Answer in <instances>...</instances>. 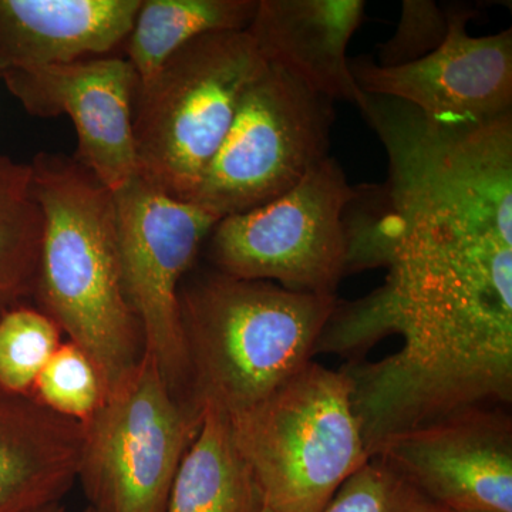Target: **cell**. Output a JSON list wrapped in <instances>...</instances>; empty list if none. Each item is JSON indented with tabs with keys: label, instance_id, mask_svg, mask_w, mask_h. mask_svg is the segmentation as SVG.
Masks as SVG:
<instances>
[{
	"label": "cell",
	"instance_id": "d6986e66",
	"mask_svg": "<svg viewBox=\"0 0 512 512\" xmlns=\"http://www.w3.org/2000/svg\"><path fill=\"white\" fill-rule=\"evenodd\" d=\"M32 396L50 412L83 423L99 409L106 387L92 359L66 342L43 367Z\"/></svg>",
	"mask_w": 512,
	"mask_h": 512
},
{
	"label": "cell",
	"instance_id": "5bb4252c",
	"mask_svg": "<svg viewBox=\"0 0 512 512\" xmlns=\"http://www.w3.org/2000/svg\"><path fill=\"white\" fill-rule=\"evenodd\" d=\"M82 423L50 412L33 396L0 390V512H33L77 483Z\"/></svg>",
	"mask_w": 512,
	"mask_h": 512
},
{
	"label": "cell",
	"instance_id": "30bf717a",
	"mask_svg": "<svg viewBox=\"0 0 512 512\" xmlns=\"http://www.w3.org/2000/svg\"><path fill=\"white\" fill-rule=\"evenodd\" d=\"M478 6L448 3L446 39L430 55L404 66H377L372 55L349 59L367 94L416 107L439 123H483L512 113V30L470 36Z\"/></svg>",
	"mask_w": 512,
	"mask_h": 512
},
{
	"label": "cell",
	"instance_id": "3957f363",
	"mask_svg": "<svg viewBox=\"0 0 512 512\" xmlns=\"http://www.w3.org/2000/svg\"><path fill=\"white\" fill-rule=\"evenodd\" d=\"M228 417L269 512H319L372 458L345 367L311 360L264 400Z\"/></svg>",
	"mask_w": 512,
	"mask_h": 512
},
{
	"label": "cell",
	"instance_id": "6da1fadb",
	"mask_svg": "<svg viewBox=\"0 0 512 512\" xmlns=\"http://www.w3.org/2000/svg\"><path fill=\"white\" fill-rule=\"evenodd\" d=\"M30 167L43 215L35 291L107 393L146 352L124 288L113 191L74 157L39 153Z\"/></svg>",
	"mask_w": 512,
	"mask_h": 512
},
{
	"label": "cell",
	"instance_id": "e0dca14e",
	"mask_svg": "<svg viewBox=\"0 0 512 512\" xmlns=\"http://www.w3.org/2000/svg\"><path fill=\"white\" fill-rule=\"evenodd\" d=\"M42 231L32 167L0 154V303L35 291Z\"/></svg>",
	"mask_w": 512,
	"mask_h": 512
},
{
	"label": "cell",
	"instance_id": "9a60e30c",
	"mask_svg": "<svg viewBox=\"0 0 512 512\" xmlns=\"http://www.w3.org/2000/svg\"><path fill=\"white\" fill-rule=\"evenodd\" d=\"M254 473L235 443L227 413L202 407L197 436L174 478L164 512H262Z\"/></svg>",
	"mask_w": 512,
	"mask_h": 512
},
{
	"label": "cell",
	"instance_id": "52a82bcc",
	"mask_svg": "<svg viewBox=\"0 0 512 512\" xmlns=\"http://www.w3.org/2000/svg\"><path fill=\"white\" fill-rule=\"evenodd\" d=\"M355 194L329 156L276 200L218 221L207 239L212 264L235 278L338 296L348 255L343 214Z\"/></svg>",
	"mask_w": 512,
	"mask_h": 512
},
{
	"label": "cell",
	"instance_id": "4fadbf2b",
	"mask_svg": "<svg viewBox=\"0 0 512 512\" xmlns=\"http://www.w3.org/2000/svg\"><path fill=\"white\" fill-rule=\"evenodd\" d=\"M143 0H0V76L103 56L126 42Z\"/></svg>",
	"mask_w": 512,
	"mask_h": 512
},
{
	"label": "cell",
	"instance_id": "2e32d148",
	"mask_svg": "<svg viewBox=\"0 0 512 512\" xmlns=\"http://www.w3.org/2000/svg\"><path fill=\"white\" fill-rule=\"evenodd\" d=\"M258 0H143L127 37V60L146 83L181 47L202 35L247 30Z\"/></svg>",
	"mask_w": 512,
	"mask_h": 512
},
{
	"label": "cell",
	"instance_id": "ac0fdd59",
	"mask_svg": "<svg viewBox=\"0 0 512 512\" xmlns=\"http://www.w3.org/2000/svg\"><path fill=\"white\" fill-rule=\"evenodd\" d=\"M60 329L45 312L13 309L0 319V390L32 396L37 377L59 348Z\"/></svg>",
	"mask_w": 512,
	"mask_h": 512
},
{
	"label": "cell",
	"instance_id": "7c38bea8",
	"mask_svg": "<svg viewBox=\"0 0 512 512\" xmlns=\"http://www.w3.org/2000/svg\"><path fill=\"white\" fill-rule=\"evenodd\" d=\"M365 9L363 0H258L247 32L266 64L359 107L365 92L350 72L348 47Z\"/></svg>",
	"mask_w": 512,
	"mask_h": 512
},
{
	"label": "cell",
	"instance_id": "cb8c5ba5",
	"mask_svg": "<svg viewBox=\"0 0 512 512\" xmlns=\"http://www.w3.org/2000/svg\"><path fill=\"white\" fill-rule=\"evenodd\" d=\"M83 512H96V511H94L93 508L87 507L86 510H84Z\"/></svg>",
	"mask_w": 512,
	"mask_h": 512
},
{
	"label": "cell",
	"instance_id": "9c48e42d",
	"mask_svg": "<svg viewBox=\"0 0 512 512\" xmlns=\"http://www.w3.org/2000/svg\"><path fill=\"white\" fill-rule=\"evenodd\" d=\"M427 501L453 512H512V419L478 406L400 431L375 448Z\"/></svg>",
	"mask_w": 512,
	"mask_h": 512
},
{
	"label": "cell",
	"instance_id": "d4e9b609",
	"mask_svg": "<svg viewBox=\"0 0 512 512\" xmlns=\"http://www.w3.org/2000/svg\"><path fill=\"white\" fill-rule=\"evenodd\" d=\"M262 512H269L268 510H266V508L264 507V510H262Z\"/></svg>",
	"mask_w": 512,
	"mask_h": 512
},
{
	"label": "cell",
	"instance_id": "277c9868",
	"mask_svg": "<svg viewBox=\"0 0 512 512\" xmlns=\"http://www.w3.org/2000/svg\"><path fill=\"white\" fill-rule=\"evenodd\" d=\"M265 62L247 30L207 33L181 47L134 101L138 175L188 201Z\"/></svg>",
	"mask_w": 512,
	"mask_h": 512
},
{
	"label": "cell",
	"instance_id": "5b68a950",
	"mask_svg": "<svg viewBox=\"0 0 512 512\" xmlns=\"http://www.w3.org/2000/svg\"><path fill=\"white\" fill-rule=\"evenodd\" d=\"M202 409L168 386L144 352L82 423L77 481L96 512H164Z\"/></svg>",
	"mask_w": 512,
	"mask_h": 512
},
{
	"label": "cell",
	"instance_id": "44dd1931",
	"mask_svg": "<svg viewBox=\"0 0 512 512\" xmlns=\"http://www.w3.org/2000/svg\"><path fill=\"white\" fill-rule=\"evenodd\" d=\"M448 32V3L431 0H404L399 26L389 40L372 55L377 66H404L423 59L437 49Z\"/></svg>",
	"mask_w": 512,
	"mask_h": 512
},
{
	"label": "cell",
	"instance_id": "ffe728a7",
	"mask_svg": "<svg viewBox=\"0 0 512 512\" xmlns=\"http://www.w3.org/2000/svg\"><path fill=\"white\" fill-rule=\"evenodd\" d=\"M430 504L392 468L372 457L319 512H424Z\"/></svg>",
	"mask_w": 512,
	"mask_h": 512
},
{
	"label": "cell",
	"instance_id": "7402d4cb",
	"mask_svg": "<svg viewBox=\"0 0 512 512\" xmlns=\"http://www.w3.org/2000/svg\"><path fill=\"white\" fill-rule=\"evenodd\" d=\"M33 512H66V508L62 503H56L52 505H47V507L40 508V510H36Z\"/></svg>",
	"mask_w": 512,
	"mask_h": 512
},
{
	"label": "cell",
	"instance_id": "8992f818",
	"mask_svg": "<svg viewBox=\"0 0 512 512\" xmlns=\"http://www.w3.org/2000/svg\"><path fill=\"white\" fill-rule=\"evenodd\" d=\"M335 120V101L265 64L187 202L220 221L276 200L329 157Z\"/></svg>",
	"mask_w": 512,
	"mask_h": 512
},
{
	"label": "cell",
	"instance_id": "8fae6325",
	"mask_svg": "<svg viewBox=\"0 0 512 512\" xmlns=\"http://www.w3.org/2000/svg\"><path fill=\"white\" fill-rule=\"evenodd\" d=\"M30 116L73 121L76 160L111 191L138 174L134 101L138 79L121 57H90L0 76Z\"/></svg>",
	"mask_w": 512,
	"mask_h": 512
},
{
	"label": "cell",
	"instance_id": "603a6c76",
	"mask_svg": "<svg viewBox=\"0 0 512 512\" xmlns=\"http://www.w3.org/2000/svg\"><path fill=\"white\" fill-rule=\"evenodd\" d=\"M424 512H453L448 511L446 508L437 507V505L430 504L429 507H427V510Z\"/></svg>",
	"mask_w": 512,
	"mask_h": 512
},
{
	"label": "cell",
	"instance_id": "7a4b0ae2",
	"mask_svg": "<svg viewBox=\"0 0 512 512\" xmlns=\"http://www.w3.org/2000/svg\"><path fill=\"white\" fill-rule=\"evenodd\" d=\"M338 301L217 269L183 282L180 309L194 403L231 416L264 400L311 362Z\"/></svg>",
	"mask_w": 512,
	"mask_h": 512
},
{
	"label": "cell",
	"instance_id": "ba28073f",
	"mask_svg": "<svg viewBox=\"0 0 512 512\" xmlns=\"http://www.w3.org/2000/svg\"><path fill=\"white\" fill-rule=\"evenodd\" d=\"M113 195L124 288L140 322L144 349L173 392L194 403L180 288L218 220L138 174Z\"/></svg>",
	"mask_w": 512,
	"mask_h": 512
}]
</instances>
